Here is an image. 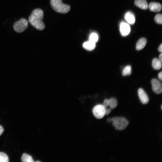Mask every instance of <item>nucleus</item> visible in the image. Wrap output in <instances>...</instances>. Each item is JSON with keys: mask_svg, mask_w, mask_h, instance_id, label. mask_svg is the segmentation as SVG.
Instances as JSON below:
<instances>
[{"mask_svg": "<svg viewBox=\"0 0 162 162\" xmlns=\"http://www.w3.org/2000/svg\"><path fill=\"white\" fill-rule=\"evenodd\" d=\"M149 9L152 11L158 12L160 11L162 9L161 5L159 3L152 2L149 5Z\"/></svg>", "mask_w": 162, "mask_h": 162, "instance_id": "nucleus-10", "label": "nucleus"}, {"mask_svg": "<svg viewBox=\"0 0 162 162\" xmlns=\"http://www.w3.org/2000/svg\"><path fill=\"white\" fill-rule=\"evenodd\" d=\"M83 46L85 49L87 50L92 51L95 48L96 44L94 42L88 40L83 44Z\"/></svg>", "mask_w": 162, "mask_h": 162, "instance_id": "nucleus-12", "label": "nucleus"}, {"mask_svg": "<svg viewBox=\"0 0 162 162\" xmlns=\"http://www.w3.org/2000/svg\"><path fill=\"white\" fill-rule=\"evenodd\" d=\"M158 51L160 52H162V44H161L159 46L158 49Z\"/></svg>", "mask_w": 162, "mask_h": 162, "instance_id": "nucleus-25", "label": "nucleus"}, {"mask_svg": "<svg viewBox=\"0 0 162 162\" xmlns=\"http://www.w3.org/2000/svg\"><path fill=\"white\" fill-rule=\"evenodd\" d=\"M158 78L160 80H162V71L160 72L158 74Z\"/></svg>", "mask_w": 162, "mask_h": 162, "instance_id": "nucleus-23", "label": "nucleus"}, {"mask_svg": "<svg viewBox=\"0 0 162 162\" xmlns=\"http://www.w3.org/2000/svg\"><path fill=\"white\" fill-rule=\"evenodd\" d=\"M152 89L154 92L160 94L162 92V85L161 82L156 79H152L151 81Z\"/></svg>", "mask_w": 162, "mask_h": 162, "instance_id": "nucleus-6", "label": "nucleus"}, {"mask_svg": "<svg viewBox=\"0 0 162 162\" xmlns=\"http://www.w3.org/2000/svg\"><path fill=\"white\" fill-rule=\"evenodd\" d=\"M117 105V102L115 98H112L108 100V106L111 110L115 109Z\"/></svg>", "mask_w": 162, "mask_h": 162, "instance_id": "nucleus-15", "label": "nucleus"}, {"mask_svg": "<svg viewBox=\"0 0 162 162\" xmlns=\"http://www.w3.org/2000/svg\"><path fill=\"white\" fill-rule=\"evenodd\" d=\"M21 160L23 162H34L32 157L26 153H24L21 158Z\"/></svg>", "mask_w": 162, "mask_h": 162, "instance_id": "nucleus-16", "label": "nucleus"}, {"mask_svg": "<svg viewBox=\"0 0 162 162\" xmlns=\"http://www.w3.org/2000/svg\"><path fill=\"white\" fill-rule=\"evenodd\" d=\"M98 36L97 34L93 32L90 34L89 38V40L96 43L98 41Z\"/></svg>", "mask_w": 162, "mask_h": 162, "instance_id": "nucleus-17", "label": "nucleus"}, {"mask_svg": "<svg viewBox=\"0 0 162 162\" xmlns=\"http://www.w3.org/2000/svg\"><path fill=\"white\" fill-rule=\"evenodd\" d=\"M111 110L110 108L105 109V115H107L109 114L111 112Z\"/></svg>", "mask_w": 162, "mask_h": 162, "instance_id": "nucleus-22", "label": "nucleus"}, {"mask_svg": "<svg viewBox=\"0 0 162 162\" xmlns=\"http://www.w3.org/2000/svg\"><path fill=\"white\" fill-rule=\"evenodd\" d=\"M135 4L139 8L144 10L148 8V4L146 0H135Z\"/></svg>", "mask_w": 162, "mask_h": 162, "instance_id": "nucleus-11", "label": "nucleus"}, {"mask_svg": "<svg viewBox=\"0 0 162 162\" xmlns=\"http://www.w3.org/2000/svg\"><path fill=\"white\" fill-rule=\"evenodd\" d=\"M50 3L53 9L58 13L65 14L70 10V6L63 3L62 0H50Z\"/></svg>", "mask_w": 162, "mask_h": 162, "instance_id": "nucleus-2", "label": "nucleus"}, {"mask_svg": "<svg viewBox=\"0 0 162 162\" xmlns=\"http://www.w3.org/2000/svg\"><path fill=\"white\" fill-rule=\"evenodd\" d=\"M9 158L7 155L2 152H0V162H8Z\"/></svg>", "mask_w": 162, "mask_h": 162, "instance_id": "nucleus-19", "label": "nucleus"}, {"mask_svg": "<svg viewBox=\"0 0 162 162\" xmlns=\"http://www.w3.org/2000/svg\"><path fill=\"white\" fill-rule=\"evenodd\" d=\"M120 30L122 35L124 36L128 34L130 30L129 25L124 22H122L120 23Z\"/></svg>", "mask_w": 162, "mask_h": 162, "instance_id": "nucleus-7", "label": "nucleus"}, {"mask_svg": "<svg viewBox=\"0 0 162 162\" xmlns=\"http://www.w3.org/2000/svg\"><path fill=\"white\" fill-rule=\"evenodd\" d=\"M103 105V106L105 109H106L107 108V107L108 106V99H106L104 100Z\"/></svg>", "mask_w": 162, "mask_h": 162, "instance_id": "nucleus-21", "label": "nucleus"}, {"mask_svg": "<svg viewBox=\"0 0 162 162\" xmlns=\"http://www.w3.org/2000/svg\"><path fill=\"white\" fill-rule=\"evenodd\" d=\"M107 121L108 123H110L112 122V118H109L107 119Z\"/></svg>", "mask_w": 162, "mask_h": 162, "instance_id": "nucleus-27", "label": "nucleus"}, {"mask_svg": "<svg viewBox=\"0 0 162 162\" xmlns=\"http://www.w3.org/2000/svg\"><path fill=\"white\" fill-rule=\"evenodd\" d=\"M162 62L158 59L154 58L152 62V65L153 68L156 70H158L162 67Z\"/></svg>", "mask_w": 162, "mask_h": 162, "instance_id": "nucleus-14", "label": "nucleus"}, {"mask_svg": "<svg viewBox=\"0 0 162 162\" xmlns=\"http://www.w3.org/2000/svg\"><path fill=\"white\" fill-rule=\"evenodd\" d=\"M139 98L143 104H147L149 101V98L146 93L142 88H140L138 90Z\"/></svg>", "mask_w": 162, "mask_h": 162, "instance_id": "nucleus-8", "label": "nucleus"}, {"mask_svg": "<svg viewBox=\"0 0 162 162\" xmlns=\"http://www.w3.org/2000/svg\"><path fill=\"white\" fill-rule=\"evenodd\" d=\"M161 109L162 110V105L161 106Z\"/></svg>", "mask_w": 162, "mask_h": 162, "instance_id": "nucleus-28", "label": "nucleus"}, {"mask_svg": "<svg viewBox=\"0 0 162 162\" xmlns=\"http://www.w3.org/2000/svg\"><path fill=\"white\" fill-rule=\"evenodd\" d=\"M44 12L41 9L37 8L32 11L28 17V21L31 24L38 30H42L45 27L43 22Z\"/></svg>", "mask_w": 162, "mask_h": 162, "instance_id": "nucleus-1", "label": "nucleus"}, {"mask_svg": "<svg viewBox=\"0 0 162 162\" xmlns=\"http://www.w3.org/2000/svg\"><path fill=\"white\" fill-rule=\"evenodd\" d=\"M4 130L3 127L0 125V136L3 133Z\"/></svg>", "mask_w": 162, "mask_h": 162, "instance_id": "nucleus-24", "label": "nucleus"}, {"mask_svg": "<svg viewBox=\"0 0 162 162\" xmlns=\"http://www.w3.org/2000/svg\"><path fill=\"white\" fill-rule=\"evenodd\" d=\"M92 112L94 116L98 119L103 118L105 114V109L103 105L99 104L95 106Z\"/></svg>", "mask_w": 162, "mask_h": 162, "instance_id": "nucleus-5", "label": "nucleus"}, {"mask_svg": "<svg viewBox=\"0 0 162 162\" xmlns=\"http://www.w3.org/2000/svg\"><path fill=\"white\" fill-rule=\"evenodd\" d=\"M158 59L161 62H162V54H160L159 57V58Z\"/></svg>", "mask_w": 162, "mask_h": 162, "instance_id": "nucleus-26", "label": "nucleus"}, {"mask_svg": "<svg viewBox=\"0 0 162 162\" xmlns=\"http://www.w3.org/2000/svg\"><path fill=\"white\" fill-rule=\"evenodd\" d=\"M162 15L161 14H158L155 16L154 20L155 21L159 24H162Z\"/></svg>", "mask_w": 162, "mask_h": 162, "instance_id": "nucleus-20", "label": "nucleus"}, {"mask_svg": "<svg viewBox=\"0 0 162 162\" xmlns=\"http://www.w3.org/2000/svg\"><path fill=\"white\" fill-rule=\"evenodd\" d=\"M112 118V124L117 130H123L125 129L129 124L128 121L124 117H115Z\"/></svg>", "mask_w": 162, "mask_h": 162, "instance_id": "nucleus-3", "label": "nucleus"}, {"mask_svg": "<svg viewBox=\"0 0 162 162\" xmlns=\"http://www.w3.org/2000/svg\"><path fill=\"white\" fill-rule=\"evenodd\" d=\"M124 18L127 22L130 24L133 25L135 22V19L134 15L131 12H127L125 15Z\"/></svg>", "mask_w": 162, "mask_h": 162, "instance_id": "nucleus-9", "label": "nucleus"}, {"mask_svg": "<svg viewBox=\"0 0 162 162\" xmlns=\"http://www.w3.org/2000/svg\"><path fill=\"white\" fill-rule=\"evenodd\" d=\"M131 67L130 65H128L123 69L122 74L123 76L129 75L131 74Z\"/></svg>", "mask_w": 162, "mask_h": 162, "instance_id": "nucleus-18", "label": "nucleus"}, {"mask_svg": "<svg viewBox=\"0 0 162 162\" xmlns=\"http://www.w3.org/2000/svg\"><path fill=\"white\" fill-rule=\"evenodd\" d=\"M147 40L145 38H142L139 39L136 45V49L138 50L143 49L147 43Z\"/></svg>", "mask_w": 162, "mask_h": 162, "instance_id": "nucleus-13", "label": "nucleus"}, {"mask_svg": "<svg viewBox=\"0 0 162 162\" xmlns=\"http://www.w3.org/2000/svg\"><path fill=\"white\" fill-rule=\"evenodd\" d=\"M28 24V22L27 20L22 18L14 23L13 26L14 29L17 32H22L27 28Z\"/></svg>", "mask_w": 162, "mask_h": 162, "instance_id": "nucleus-4", "label": "nucleus"}]
</instances>
